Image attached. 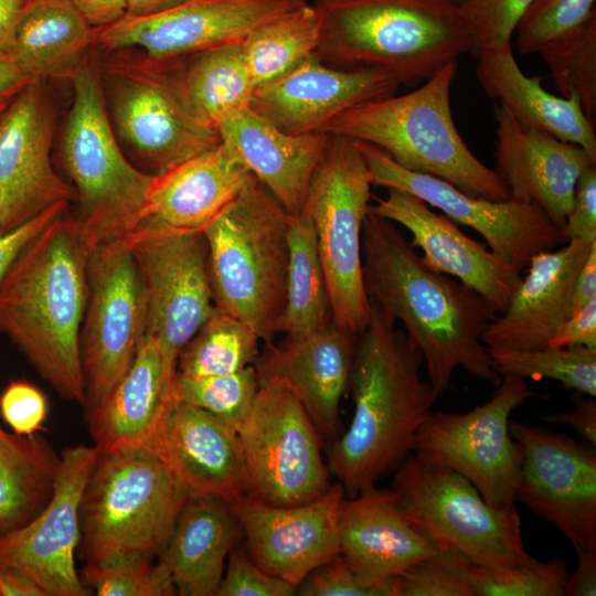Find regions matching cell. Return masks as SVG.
Instances as JSON below:
<instances>
[{
  "instance_id": "1",
  "label": "cell",
  "mask_w": 596,
  "mask_h": 596,
  "mask_svg": "<svg viewBox=\"0 0 596 596\" xmlns=\"http://www.w3.org/2000/svg\"><path fill=\"white\" fill-rule=\"evenodd\" d=\"M362 275L369 301L418 349L427 380L438 395L462 369L497 386L482 337L498 312L473 289L430 268L397 225L368 213L361 237Z\"/></svg>"
},
{
  "instance_id": "2",
  "label": "cell",
  "mask_w": 596,
  "mask_h": 596,
  "mask_svg": "<svg viewBox=\"0 0 596 596\" xmlns=\"http://www.w3.org/2000/svg\"><path fill=\"white\" fill-rule=\"evenodd\" d=\"M95 247L76 217L52 221L0 280V333L64 400L85 403L79 336Z\"/></svg>"
},
{
  "instance_id": "3",
  "label": "cell",
  "mask_w": 596,
  "mask_h": 596,
  "mask_svg": "<svg viewBox=\"0 0 596 596\" xmlns=\"http://www.w3.org/2000/svg\"><path fill=\"white\" fill-rule=\"evenodd\" d=\"M370 307L349 383L353 415L328 455L329 471L351 497L409 457L439 396L422 377L423 358L405 331L375 305Z\"/></svg>"
},
{
  "instance_id": "4",
  "label": "cell",
  "mask_w": 596,
  "mask_h": 596,
  "mask_svg": "<svg viewBox=\"0 0 596 596\" xmlns=\"http://www.w3.org/2000/svg\"><path fill=\"white\" fill-rule=\"evenodd\" d=\"M317 55L338 68H380L413 86L469 53L471 38L450 0H315Z\"/></svg>"
},
{
  "instance_id": "5",
  "label": "cell",
  "mask_w": 596,
  "mask_h": 596,
  "mask_svg": "<svg viewBox=\"0 0 596 596\" xmlns=\"http://www.w3.org/2000/svg\"><path fill=\"white\" fill-rule=\"evenodd\" d=\"M456 73L454 60L415 91L355 105L321 132L377 147L402 168L444 180L469 195L509 200L503 179L471 152L457 130L450 107Z\"/></svg>"
},
{
  "instance_id": "6",
  "label": "cell",
  "mask_w": 596,
  "mask_h": 596,
  "mask_svg": "<svg viewBox=\"0 0 596 596\" xmlns=\"http://www.w3.org/2000/svg\"><path fill=\"white\" fill-rule=\"evenodd\" d=\"M191 496L173 469L142 447L98 451L79 510L86 565L153 558Z\"/></svg>"
},
{
  "instance_id": "7",
  "label": "cell",
  "mask_w": 596,
  "mask_h": 596,
  "mask_svg": "<svg viewBox=\"0 0 596 596\" xmlns=\"http://www.w3.org/2000/svg\"><path fill=\"white\" fill-rule=\"evenodd\" d=\"M290 214L254 177L204 227L214 306L270 343L286 304Z\"/></svg>"
},
{
  "instance_id": "8",
  "label": "cell",
  "mask_w": 596,
  "mask_h": 596,
  "mask_svg": "<svg viewBox=\"0 0 596 596\" xmlns=\"http://www.w3.org/2000/svg\"><path fill=\"white\" fill-rule=\"evenodd\" d=\"M71 81L73 100L63 131L62 161L76 188V219L96 246L125 238L139 226L155 174L136 168L121 151L98 66L88 53Z\"/></svg>"
},
{
  "instance_id": "9",
  "label": "cell",
  "mask_w": 596,
  "mask_h": 596,
  "mask_svg": "<svg viewBox=\"0 0 596 596\" xmlns=\"http://www.w3.org/2000/svg\"><path fill=\"white\" fill-rule=\"evenodd\" d=\"M113 52L116 55L98 67L111 125L153 174L220 143L217 130L203 124L187 100L182 58Z\"/></svg>"
},
{
  "instance_id": "10",
  "label": "cell",
  "mask_w": 596,
  "mask_h": 596,
  "mask_svg": "<svg viewBox=\"0 0 596 596\" xmlns=\"http://www.w3.org/2000/svg\"><path fill=\"white\" fill-rule=\"evenodd\" d=\"M392 489L418 530L477 566L504 567L533 558L515 505L490 504L470 481L446 467L409 456L397 468Z\"/></svg>"
},
{
  "instance_id": "11",
  "label": "cell",
  "mask_w": 596,
  "mask_h": 596,
  "mask_svg": "<svg viewBox=\"0 0 596 596\" xmlns=\"http://www.w3.org/2000/svg\"><path fill=\"white\" fill-rule=\"evenodd\" d=\"M371 185L355 141L329 135L305 204L315 228L332 321L355 334L366 327L371 308L361 252Z\"/></svg>"
},
{
  "instance_id": "12",
  "label": "cell",
  "mask_w": 596,
  "mask_h": 596,
  "mask_svg": "<svg viewBox=\"0 0 596 596\" xmlns=\"http://www.w3.org/2000/svg\"><path fill=\"white\" fill-rule=\"evenodd\" d=\"M318 433L286 385L277 381L259 384L237 432L244 460V494L281 507L323 494L331 483Z\"/></svg>"
},
{
  "instance_id": "13",
  "label": "cell",
  "mask_w": 596,
  "mask_h": 596,
  "mask_svg": "<svg viewBox=\"0 0 596 596\" xmlns=\"http://www.w3.org/2000/svg\"><path fill=\"white\" fill-rule=\"evenodd\" d=\"M538 396L526 380L501 377L492 396L468 412H432L415 455L461 475L490 504L515 505L522 450L510 433V415Z\"/></svg>"
},
{
  "instance_id": "14",
  "label": "cell",
  "mask_w": 596,
  "mask_h": 596,
  "mask_svg": "<svg viewBox=\"0 0 596 596\" xmlns=\"http://www.w3.org/2000/svg\"><path fill=\"white\" fill-rule=\"evenodd\" d=\"M141 279L147 334L177 369L183 347L214 310L209 245L203 231L169 227L149 220L123 238Z\"/></svg>"
},
{
  "instance_id": "15",
  "label": "cell",
  "mask_w": 596,
  "mask_h": 596,
  "mask_svg": "<svg viewBox=\"0 0 596 596\" xmlns=\"http://www.w3.org/2000/svg\"><path fill=\"white\" fill-rule=\"evenodd\" d=\"M87 280L79 352L88 412L130 368L147 334V305L135 258L123 238L93 248Z\"/></svg>"
},
{
  "instance_id": "16",
  "label": "cell",
  "mask_w": 596,
  "mask_h": 596,
  "mask_svg": "<svg viewBox=\"0 0 596 596\" xmlns=\"http://www.w3.org/2000/svg\"><path fill=\"white\" fill-rule=\"evenodd\" d=\"M355 143L371 184L408 192L456 224L475 230L494 255L520 273L534 255L552 249L563 240L535 205L469 195L444 180L402 168L377 147Z\"/></svg>"
},
{
  "instance_id": "17",
  "label": "cell",
  "mask_w": 596,
  "mask_h": 596,
  "mask_svg": "<svg viewBox=\"0 0 596 596\" xmlns=\"http://www.w3.org/2000/svg\"><path fill=\"white\" fill-rule=\"evenodd\" d=\"M522 450L517 500L573 547L596 546V449L544 426L511 422Z\"/></svg>"
},
{
  "instance_id": "18",
  "label": "cell",
  "mask_w": 596,
  "mask_h": 596,
  "mask_svg": "<svg viewBox=\"0 0 596 596\" xmlns=\"http://www.w3.org/2000/svg\"><path fill=\"white\" fill-rule=\"evenodd\" d=\"M307 0H184L146 15H124L96 28L94 44L113 52L138 49L157 60L183 58L234 42Z\"/></svg>"
},
{
  "instance_id": "19",
  "label": "cell",
  "mask_w": 596,
  "mask_h": 596,
  "mask_svg": "<svg viewBox=\"0 0 596 596\" xmlns=\"http://www.w3.org/2000/svg\"><path fill=\"white\" fill-rule=\"evenodd\" d=\"M95 446L62 450L53 493L22 526L0 535V563L31 577L45 596H87L75 567L83 492L97 457Z\"/></svg>"
},
{
  "instance_id": "20",
  "label": "cell",
  "mask_w": 596,
  "mask_h": 596,
  "mask_svg": "<svg viewBox=\"0 0 596 596\" xmlns=\"http://www.w3.org/2000/svg\"><path fill=\"white\" fill-rule=\"evenodd\" d=\"M41 82L30 83L0 116L1 234L74 194L52 166L53 119Z\"/></svg>"
},
{
  "instance_id": "21",
  "label": "cell",
  "mask_w": 596,
  "mask_h": 596,
  "mask_svg": "<svg viewBox=\"0 0 596 596\" xmlns=\"http://www.w3.org/2000/svg\"><path fill=\"white\" fill-rule=\"evenodd\" d=\"M344 494L337 482L317 499L295 505L267 504L245 494L231 503L255 564L298 587L340 554L338 514Z\"/></svg>"
},
{
  "instance_id": "22",
  "label": "cell",
  "mask_w": 596,
  "mask_h": 596,
  "mask_svg": "<svg viewBox=\"0 0 596 596\" xmlns=\"http://www.w3.org/2000/svg\"><path fill=\"white\" fill-rule=\"evenodd\" d=\"M493 118L496 171L510 199L538 206L560 232L572 211L576 183L596 159L578 145L520 124L499 103Z\"/></svg>"
},
{
  "instance_id": "23",
  "label": "cell",
  "mask_w": 596,
  "mask_h": 596,
  "mask_svg": "<svg viewBox=\"0 0 596 596\" xmlns=\"http://www.w3.org/2000/svg\"><path fill=\"white\" fill-rule=\"evenodd\" d=\"M400 85L384 70L338 68L326 65L315 53L285 75L256 87L249 107L287 134L320 132L347 109L393 95Z\"/></svg>"
},
{
  "instance_id": "24",
  "label": "cell",
  "mask_w": 596,
  "mask_h": 596,
  "mask_svg": "<svg viewBox=\"0 0 596 596\" xmlns=\"http://www.w3.org/2000/svg\"><path fill=\"white\" fill-rule=\"evenodd\" d=\"M368 213L403 226L424 262L451 276L486 298L501 313L522 276L488 246L468 237L454 221L433 211L417 196L387 189L384 199L369 205Z\"/></svg>"
},
{
  "instance_id": "25",
  "label": "cell",
  "mask_w": 596,
  "mask_h": 596,
  "mask_svg": "<svg viewBox=\"0 0 596 596\" xmlns=\"http://www.w3.org/2000/svg\"><path fill=\"white\" fill-rule=\"evenodd\" d=\"M358 334L331 321L300 336L267 343L253 364L258 385L277 381L300 401L319 433L339 425V406L349 386Z\"/></svg>"
},
{
  "instance_id": "26",
  "label": "cell",
  "mask_w": 596,
  "mask_h": 596,
  "mask_svg": "<svg viewBox=\"0 0 596 596\" xmlns=\"http://www.w3.org/2000/svg\"><path fill=\"white\" fill-rule=\"evenodd\" d=\"M338 525L342 557L363 581L390 596L395 577L438 550L405 517L392 488L373 486L343 498Z\"/></svg>"
},
{
  "instance_id": "27",
  "label": "cell",
  "mask_w": 596,
  "mask_h": 596,
  "mask_svg": "<svg viewBox=\"0 0 596 596\" xmlns=\"http://www.w3.org/2000/svg\"><path fill=\"white\" fill-rule=\"evenodd\" d=\"M177 373L166 363L158 340L146 334L125 375L87 412L97 451L142 447L159 456L166 421L178 398Z\"/></svg>"
},
{
  "instance_id": "28",
  "label": "cell",
  "mask_w": 596,
  "mask_h": 596,
  "mask_svg": "<svg viewBox=\"0 0 596 596\" xmlns=\"http://www.w3.org/2000/svg\"><path fill=\"white\" fill-rule=\"evenodd\" d=\"M595 242L573 238L560 249L534 255L509 305L487 327L485 344L519 350L546 347L573 313L575 279Z\"/></svg>"
},
{
  "instance_id": "29",
  "label": "cell",
  "mask_w": 596,
  "mask_h": 596,
  "mask_svg": "<svg viewBox=\"0 0 596 596\" xmlns=\"http://www.w3.org/2000/svg\"><path fill=\"white\" fill-rule=\"evenodd\" d=\"M216 130L289 214L301 211L328 134H287L249 106L227 116Z\"/></svg>"
},
{
  "instance_id": "30",
  "label": "cell",
  "mask_w": 596,
  "mask_h": 596,
  "mask_svg": "<svg viewBox=\"0 0 596 596\" xmlns=\"http://www.w3.org/2000/svg\"><path fill=\"white\" fill-rule=\"evenodd\" d=\"M191 494H244V460L236 432L212 414L175 400L166 421L159 455Z\"/></svg>"
},
{
  "instance_id": "31",
  "label": "cell",
  "mask_w": 596,
  "mask_h": 596,
  "mask_svg": "<svg viewBox=\"0 0 596 596\" xmlns=\"http://www.w3.org/2000/svg\"><path fill=\"white\" fill-rule=\"evenodd\" d=\"M252 175L238 155L220 141L155 174L143 221L203 231Z\"/></svg>"
},
{
  "instance_id": "32",
  "label": "cell",
  "mask_w": 596,
  "mask_h": 596,
  "mask_svg": "<svg viewBox=\"0 0 596 596\" xmlns=\"http://www.w3.org/2000/svg\"><path fill=\"white\" fill-rule=\"evenodd\" d=\"M232 503L191 494L184 502L160 558L180 596H215L225 562L242 532Z\"/></svg>"
},
{
  "instance_id": "33",
  "label": "cell",
  "mask_w": 596,
  "mask_h": 596,
  "mask_svg": "<svg viewBox=\"0 0 596 596\" xmlns=\"http://www.w3.org/2000/svg\"><path fill=\"white\" fill-rule=\"evenodd\" d=\"M477 79L520 124L546 130L584 148L596 159V134L576 95L558 97L545 91L542 77L520 68L512 47L491 50L478 57Z\"/></svg>"
},
{
  "instance_id": "34",
  "label": "cell",
  "mask_w": 596,
  "mask_h": 596,
  "mask_svg": "<svg viewBox=\"0 0 596 596\" xmlns=\"http://www.w3.org/2000/svg\"><path fill=\"white\" fill-rule=\"evenodd\" d=\"M95 32L72 0H29L6 55L34 81L71 78Z\"/></svg>"
},
{
  "instance_id": "35",
  "label": "cell",
  "mask_w": 596,
  "mask_h": 596,
  "mask_svg": "<svg viewBox=\"0 0 596 596\" xmlns=\"http://www.w3.org/2000/svg\"><path fill=\"white\" fill-rule=\"evenodd\" d=\"M60 457L40 436L0 427V535L33 519L49 502Z\"/></svg>"
},
{
  "instance_id": "36",
  "label": "cell",
  "mask_w": 596,
  "mask_h": 596,
  "mask_svg": "<svg viewBox=\"0 0 596 596\" xmlns=\"http://www.w3.org/2000/svg\"><path fill=\"white\" fill-rule=\"evenodd\" d=\"M188 57L181 66L182 86L190 107L203 124L216 129L227 116L249 106L255 86L242 42Z\"/></svg>"
},
{
  "instance_id": "37",
  "label": "cell",
  "mask_w": 596,
  "mask_h": 596,
  "mask_svg": "<svg viewBox=\"0 0 596 596\" xmlns=\"http://www.w3.org/2000/svg\"><path fill=\"white\" fill-rule=\"evenodd\" d=\"M286 304L276 332L300 336L332 321V312L315 228L307 205L290 214Z\"/></svg>"
},
{
  "instance_id": "38",
  "label": "cell",
  "mask_w": 596,
  "mask_h": 596,
  "mask_svg": "<svg viewBox=\"0 0 596 596\" xmlns=\"http://www.w3.org/2000/svg\"><path fill=\"white\" fill-rule=\"evenodd\" d=\"M319 38L318 13L308 2L251 31L242 46L255 88L285 75L313 55Z\"/></svg>"
},
{
  "instance_id": "39",
  "label": "cell",
  "mask_w": 596,
  "mask_h": 596,
  "mask_svg": "<svg viewBox=\"0 0 596 596\" xmlns=\"http://www.w3.org/2000/svg\"><path fill=\"white\" fill-rule=\"evenodd\" d=\"M259 340L248 324L214 307L181 350L178 374L196 377L241 371L255 363Z\"/></svg>"
},
{
  "instance_id": "40",
  "label": "cell",
  "mask_w": 596,
  "mask_h": 596,
  "mask_svg": "<svg viewBox=\"0 0 596 596\" xmlns=\"http://www.w3.org/2000/svg\"><path fill=\"white\" fill-rule=\"evenodd\" d=\"M500 377L551 379L564 387L596 396V349L587 347H543L534 350L488 348Z\"/></svg>"
},
{
  "instance_id": "41",
  "label": "cell",
  "mask_w": 596,
  "mask_h": 596,
  "mask_svg": "<svg viewBox=\"0 0 596 596\" xmlns=\"http://www.w3.org/2000/svg\"><path fill=\"white\" fill-rule=\"evenodd\" d=\"M562 97L576 95L583 111H596V14L538 52Z\"/></svg>"
},
{
  "instance_id": "42",
  "label": "cell",
  "mask_w": 596,
  "mask_h": 596,
  "mask_svg": "<svg viewBox=\"0 0 596 596\" xmlns=\"http://www.w3.org/2000/svg\"><path fill=\"white\" fill-rule=\"evenodd\" d=\"M254 365L241 371L209 376H184L177 373V397L215 416L238 432L248 416L258 390Z\"/></svg>"
},
{
  "instance_id": "43",
  "label": "cell",
  "mask_w": 596,
  "mask_h": 596,
  "mask_svg": "<svg viewBox=\"0 0 596 596\" xmlns=\"http://www.w3.org/2000/svg\"><path fill=\"white\" fill-rule=\"evenodd\" d=\"M568 574L562 557L504 567H473L475 596H563Z\"/></svg>"
},
{
  "instance_id": "44",
  "label": "cell",
  "mask_w": 596,
  "mask_h": 596,
  "mask_svg": "<svg viewBox=\"0 0 596 596\" xmlns=\"http://www.w3.org/2000/svg\"><path fill=\"white\" fill-rule=\"evenodd\" d=\"M473 567L457 550L438 546L393 579L392 596H475Z\"/></svg>"
},
{
  "instance_id": "45",
  "label": "cell",
  "mask_w": 596,
  "mask_h": 596,
  "mask_svg": "<svg viewBox=\"0 0 596 596\" xmlns=\"http://www.w3.org/2000/svg\"><path fill=\"white\" fill-rule=\"evenodd\" d=\"M82 582L98 596L178 595L167 565L158 558H135L103 565H85Z\"/></svg>"
},
{
  "instance_id": "46",
  "label": "cell",
  "mask_w": 596,
  "mask_h": 596,
  "mask_svg": "<svg viewBox=\"0 0 596 596\" xmlns=\"http://www.w3.org/2000/svg\"><path fill=\"white\" fill-rule=\"evenodd\" d=\"M594 14L596 0H533L515 28L519 52L538 53Z\"/></svg>"
},
{
  "instance_id": "47",
  "label": "cell",
  "mask_w": 596,
  "mask_h": 596,
  "mask_svg": "<svg viewBox=\"0 0 596 596\" xmlns=\"http://www.w3.org/2000/svg\"><path fill=\"white\" fill-rule=\"evenodd\" d=\"M533 0H466L459 7L471 38L470 54L511 46V38Z\"/></svg>"
},
{
  "instance_id": "48",
  "label": "cell",
  "mask_w": 596,
  "mask_h": 596,
  "mask_svg": "<svg viewBox=\"0 0 596 596\" xmlns=\"http://www.w3.org/2000/svg\"><path fill=\"white\" fill-rule=\"evenodd\" d=\"M297 587L263 571L252 557L232 550L215 596H291Z\"/></svg>"
},
{
  "instance_id": "49",
  "label": "cell",
  "mask_w": 596,
  "mask_h": 596,
  "mask_svg": "<svg viewBox=\"0 0 596 596\" xmlns=\"http://www.w3.org/2000/svg\"><path fill=\"white\" fill-rule=\"evenodd\" d=\"M302 596H390L363 581L341 554L315 570L297 587Z\"/></svg>"
},
{
  "instance_id": "50",
  "label": "cell",
  "mask_w": 596,
  "mask_h": 596,
  "mask_svg": "<svg viewBox=\"0 0 596 596\" xmlns=\"http://www.w3.org/2000/svg\"><path fill=\"white\" fill-rule=\"evenodd\" d=\"M0 413L14 434L32 436L46 417V398L33 384L11 381L0 395Z\"/></svg>"
},
{
  "instance_id": "51",
  "label": "cell",
  "mask_w": 596,
  "mask_h": 596,
  "mask_svg": "<svg viewBox=\"0 0 596 596\" xmlns=\"http://www.w3.org/2000/svg\"><path fill=\"white\" fill-rule=\"evenodd\" d=\"M562 238L596 241V164L578 179L572 211L560 231Z\"/></svg>"
},
{
  "instance_id": "52",
  "label": "cell",
  "mask_w": 596,
  "mask_h": 596,
  "mask_svg": "<svg viewBox=\"0 0 596 596\" xmlns=\"http://www.w3.org/2000/svg\"><path fill=\"white\" fill-rule=\"evenodd\" d=\"M68 201L57 202L20 226L0 233V280L20 252L52 221L65 213Z\"/></svg>"
},
{
  "instance_id": "53",
  "label": "cell",
  "mask_w": 596,
  "mask_h": 596,
  "mask_svg": "<svg viewBox=\"0 0 596 596\" xmlns=\"http://www.w3.org/2000/svg\"><path fill=\"white\" fill-rule=\"evenodd\" d=\"M547 345L596 349V298L573 312Z\"/></svg>"
},
{
  "instance_id": "54",
  "label": "cell",
  "mask_w": 596,
  "mask_h": 596,
  "mask_svg": "<svg viewBox=\"0 0 596 596\" xmlns=\"http://www.w3.org/2000/svg\"><path fill=\"white\" fill-rule=\"evenodd\" d=\"M574 408L568 412L539 414L543 423L562 424L572 427L585 441L596 446V401L595 397L575 392L572 395Z\"/></svg>"
},
{
  "instance_id": "55",
  "label": "cell",
  "mask_w": 596,
  "mask_h": 596,
  "mask_svg": "<svg viewBox=\"0 0 596 596\" xmlns=\"http://www.w3.org/2000/svg\"><path fill=\"white\" fill-rule=\"evenodd\" d=\"M577 565L568 573L565 582V596L596 595V546L575 550Z\"/></svg>"
},
{
  "instance_id": "56",
  "label": "cell",
  "mask_w": 596,
  "mask_h": 596,
  "mask_svg": "<svg viewBox=\"0 0 596 596\" xmlns=\"http://www.w3.org/2000/svg\"><path fill=\"white\" fill-rule=\"evenodd\" d=\"M94 28L109 25L127 13V0H72Z\"/></svg>"
},
{
  "instance_id": "57",
  "label": "cell",
  "mask_w": 596,
  "mask_h": 596,
  "mask_svg": "<svg viewBox=\"0 0 596 596\" xmlns=\"http://www.w3.org/2000/svg\"><path fill=\"white\" fill-rule=\"evenodd\" d=\"M33 81L8 55H0V116Z\"/></svg>"
},
{
  "instance_id": "58",
  "label": "cell",
  "mask_w": 596,
  "mask_h": 596,
  "mask_svg": "<svg viewBox=\"0 0 596 596\" xmlns=\"http://www.w3.org/2000/svg\"><path fill=\"white\" fill-rule=\"evenodd\" d=\"M596 298V242L577 273L573 290V312Z\"/></svg>"
},
{
  "instance_id": "59",
  "label": "cell",
  "mask_w": 596,
  "mask_h": 596,
  "mask_svg": "<svg viewBox=\"0 0 596 596\" xmlns=\"http://www.w3.org/2000/svg\"><path fill=\"white\" fill-rule=\"evenodd\" d=\"M0 596H45V594L26 574L0 563Z\"/></svg>"
},
{
  "instance_id": "60",
  "label": "cell",
  "mask_w": 596,
  "mask_h": 596,
  "mask_svg": "<svg viewBox=\"0 0 596 596\" xmlns=\"http://www.w3.org/2000/svg\"><path fill=\"white\" fill-rule=\"evenodd\" d=\"M29 0H0V55L7 53L17 21Z\"/></svg>"
},
{
  "instance_id": "61",
  "label": "cell",
  "mask_w": 596,
  "mask_h": 596,
  "mask_svg": "<svg viewBox=\"0 0 596 596\" xmlns=\"http://www.w3.org/2000/svg\"><path fill=\"white\" fill-rule=\"evenodd\" d=\"M184 0H127L128 15H146L173 7Z\"/></svg>"
},
{
  "instance_id": "62",
  "label": "cell",
  "mask_w": 596,
  "mask_h": 596,
  "mask_svg": "<svg viewBox=\"0 0 596 596\" xmlns=\"http://www.w3.org/2000/svg\"><path fill=\"white\" fill-rule=\"evenodd\" d=\"M453 3H455L456 6H460L462 2H465L466 0H450Z\"/></svg>"
}]
</instances>
